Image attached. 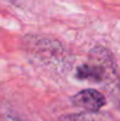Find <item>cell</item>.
<instances>
[{"instance_id": "3", "label": "cell", "mask_w": 120, "mask_h": 121, "mask_svg": "<svg viewBox=\"0 0 120 121\" xmlns=\"http://www.w3.org/2000/svg\"><path fill=\"white\" fill-rule=\"evenodd\" d=\"M26 48L32 51L36 55L41 58V60H46L49 58H59L62 53V48L60 43L55 40H47V39H39L34 37L31 39L30 37L26 38Z\"/></svg>"}, {"instance_id": "5", "label": "cell", "mask_w": 120, "mask_h": 121, "mask_svg": "<svg viewBox=\"0 0 120 121\" xmlns=\"http://www.w3.org/2000/svg\"><path fill=\"white\" fill-rule=\"evenodd\" d=\"M0 121H24V120H21L20 118L9 115V114H5V115H1L0 117Z\"/></svg>"}, {"instance_id": "1", "label": "cell", "mask_w": 120, "mask_h": 121, "mask_svg": "<svg viewBox=\"0 0 120 121\" xmlns=\"http://www.w3.org/2000/svg\"><path fill=\"white\" fill-rule=\"evenodd\" d=\"M76 78L102 85L112 95L120 92V74L113 54L102 46H95L89 51L88 59L76 69Z\"/></svg>"}, {"instance_id": "2", "label": "cell", "mask_w": 120, "mask_h": 121, "mask_svg": "<svg viewBox=\"0 0 120 121\" xmlns=\"http://www.w3.org/2000/svg\"><path fill=\"white\" fill-rule=\"evenodd\" d=\"M71 101L76 107H80L87 112L94 113L100 111L106 105V96L97 89L87 88L74 94L71 98Z\"/></svg>"}, {"instance_id": "4", "label": "cell", "mask_w": 120, "mask_h": 121, "mask_svg": "<svg viewBox=\"0 0 120 121\" xmlns=\"http://www.w3.org/2000/svg\"><path fill=\"white\" fill-rule=\"evenodd\" d=\"M65 121H95L93 117H89L88 114H76L71 115L64 119Z\"/></svg>"}]
</instances>
